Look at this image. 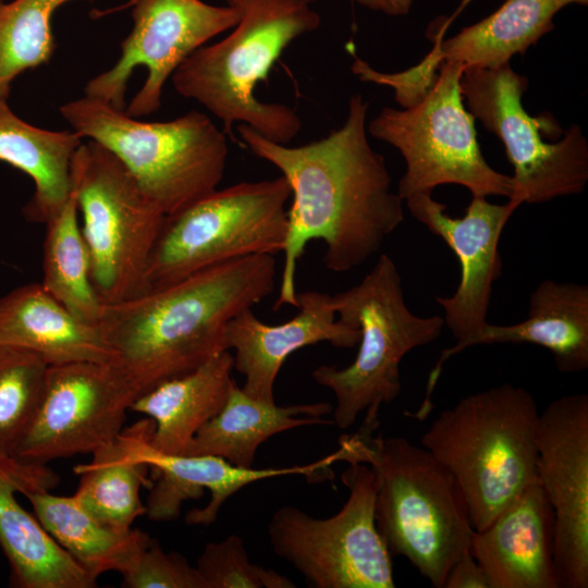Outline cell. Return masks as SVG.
Returning a JSON list of instances; mask_svg holds the SVG:
<instances>
[{
	"label": "cell",
	"mask_w": 588,
	"mask_h": 588,
	"mask_svg": "<svg viewBox=\"0 0 588 588\" xmlns=\"http://www.w3.org/2000/svg\"><path fill=\"white\" fill-rule=\"evenodd\" d=\"M368 107L362 95L352 96L342 126L294 147L274 143L246 124L236 126L249 150L279 169L291 187L274 310L297 307L296 267L310 241L324 243L328 270L347 272L375 255L404 221L403 200L391 191L385 159L368 142Z\"/></svg>",
	"instance_id": "cell-1"
},
{
	"label": "cell",
	"mask_w": 588,
	"mask_h": 588,
	"mask_svg": "<svg viewBox=\"0 0 588 588\" xmlns=\"http://www.w3.org/2000/svg\"><path fill=\"white\" fill-rule=\"evenodd\" d=\"M272 255L230 260L173 283L102 304L97 322L136 397L226 351V323L275 289Z\"/></svg>",
	"instance_id": "cell-2"
},
{
	"label": "cell",
	"mask_w": 588,
	"mask_h": 588,
	"mask_svg": "<svg viewBox=\"0 0 588 588\" xmlns=\"http://www.w3.org/2000/svg\"><path fill=\"white\" fill-rule=\"evenodd\" d=\"M339 461L364 463L377 479L375 520L389 553L402 555L436 588L469 549L473 527L452 475L403 437L344 434Z\"/></svg>",
	"instance_id": "cell-3"
},
{
	"label": "cell",
	"mask_w": 588,
	"mask_h": 588,
	"mask_svg": "<svg viewBox=\"0 0 588 588\" xmlns=\"http://www.w3.org/2000/svg\"><path fill=\"white\" fill-rule=\"evenodd\" d=\"M240 20L222 40L194 51L172 74L176 93L218 118L231 139L234 124H246L266 138L290 143L302 122L291 107L255 96L274 62L302 35L316 30L320 15L302 0H224Z\"/></svg>",
	"instance_id": "cell-4"
},
{
	"label": "cell",
	"mask_w": 588,
	"mask_h": 588,
	"mask_svg": "<svg viewBox=\"0 0 588 588\" xmlns=\"http://www.w3.org/2000/svg\"><path fill=\"white\" fill-rule=\"evenodd\" d=\"M538 407L504 382L442 411L421 444L454 478L474 530H481L537 478Z\"/></svg>",
	"instance_id": "cell-5"
},
{
	"label": "cell",
	"mask_w": 588,
	"mask_h": 588,
	"mask_svg": "<svg viewBox=\"0 0 588 588\" xmlns=\"http://www.w3.org/2000/svg\"><path fill=\"white\" fill-rule=\"evenodd\" d=\"M332 304L340 320L359 329L358 352L347 367L320 365L311 377L333 392L338 428L352 427L364 414L358 430L373 433L381 407L401 393L403 357L438 340L444 321L442 316L422 317L408 308L401 274L387 254L358 284L332 295Z\"/></svg>",
	"instance_id": "cell-6"
},
{
	"label": "cell",
	"mask_w": 588,
	"mask_h": 588,
	"mask_svg": "<svg viewBox=\"0 0 588 588\" xmlns=\"http://www.w3.org/2000/svg\"><path fill=\"white\" fill-rule=\"evenodd\" d=\"M60 113L82 138L115 156L166 216L218 189L224 175L226 135L200 111L146 122L85 95L62 105Z\"/></svg>",
	"instance_id": "cell-7"
},
{
	"label": "cell",
	"mask_w": 588,
	"mask_h": 588,
	"mask_svg": "<svg viewBox=\"0 0 588 588\" xmlns=\"http://www.w3.org/2000/svg\"><path fill=\"white\" fill-rule=\"evenodd\" d=\"M290 198L281 175L216 189L167 216L149 260L148 291L230 260L283 252Z\"/></svg>",
	"instance_id": "cell-8"
},
{
	"label": "cell",
	"mask_w": 588,
	"mask_h": 588,
	"mask_svg": "<svg viewBox=\"0 0 588 588\" xmlns=\"http://www.w3.org/2000/svg\"><path fill=\"white\" fill-rule=\"evenodd\" d=\"M71 175L98 297L110 304L147 292L150 256L167 216L122 162L94 140L76 150Z\"/></svg>",
	"instance_id": "cell-9"
},
{
	"label": "cell",
	"mask_w": 588,
	"mask_h": 588,
	"mask_svg": "<svg viewBox=\"0 0 588 588\" xmlns=\"http://www.w3.org/2000/svg\"><path fill=\"white\" fill-rule=\"evenodd\" d=\"M427 95L415 106L383 108L367 125L375 138L396 148L406 164L399 182L402 200L443 184L466 187L473 197L510 198L512 177L491 168L476 137L475 118L464 106V69L443 62Z\"/></svg>",
	"instance_id": "cell-10"
},
{
	"label": "cell",
	"mask_w": 588,
	"mask_h": 588,
	"mask_svg": "<svg viewBox=\"0 0 588 588\" xmlns=\"http://www.w3.org/2000/svg\"><path fill=\"white\" fill-rule=\"evenodd\" d=\"M341 479L350 494L328 518L291 505L268 523L273 552L315 588H393V565L375 520L376 474L364 463H347Z\"/></svg>",
	"instance_id": "cell-11"
},
{
	"label": "cell",
	"mask_w": 588,
	"mask_h": 588,
	"mask_svg": "<svg viewBox=\"0 0 588 588\" xmlns=\"http://www.w3.org/2000/svg\"><path fill=\"white\" fill-rule=\"evenodd\" d=\"M467 110L497 135L514 169L509 200L542 204L579 194L588 182V143L573 124L558 143L542 138V130L555 126L553 118L531 117L522 98L528 78L509 63L491 69H466L460 79Z\"/></svg>",
	"instance_id": "cell-12"
},
{
	"label": "cell",
	"mask_w": 588,
	"mask_h": 588,
	"mask_svg": "<svg viewBox=\"0 0 588 588\" xmlns=\"http://www.w3.org/2000/svg\"><path fill=\"white\" fill-rule=\"evenodd\" d=\"M133 27L121 42V56L86 84V96L107 101L134 118L161 107L167 81L198 48L232 29L240 12L203 0H136Z\"/></svg>",
	"instance_id": "cell-13"
},
{
	"label": "cell",
	"mask_w": 588,
	"mask_h": 588,
	"mask_svg": "<svg viewBox=\"0 0 588 588\" xmlns=\"http://www.w3.org/2000/svg\"><path fill=\"white\" fill-rule=\"evenodd\" d=\"M136 399L110 363L49 366L41 403L13 457L47 465L56 458L91 454L121 433Z\"/></svg>",
	"instance_id": "cell-14"
},
{
	"label": "cell",
	"mask_w": 588,
	"mask_h": 588,
	"mask_svg": "<svg viewBox=\"0 0 588 588\" xmlns=\"http://www.w3.org/2000/svg\"><path fill=\"white\" fill-rule=\"evenodd\" d=\"M537 476L555 523L559 588L588 587V395L561 396L539 414Z\"/></svg>",
	"instance_id": "cell-15"
},
{
	"label": "cell",
	"mask_w": 588,
	"mask_h": 588,
	"mask_svg": "<svg viewBox=\"0 0 588 588\" xmlns=\"http://www.w3.org/2000/svg\"><path fill=\"white\" fill-rule=\"evenodd\" d=\"M412 216L441 237L458 259L461 279L451 296H436L443 309L444 327L462 343L488 322L493 283L502 272L499 243L516 204H492L473 197L462 218H452L432 192L417 193L406 200Z\"/></svg>",
	"instance_id": "cell-16"
},
{
	"label": "cell",
	"mask_w": 588,
	"mask_h": 588,
	"mask_svg": "<svg viewBox=\"0 0 588 588\" xmlns=\"http://www.w3.org/2000/svg\"><path fill=\"white\" fill-rule=\"evenodd\" d=\"M298 313L280 324H267L253 308L235 315L224 329V348L234 350L233 367L245 377L242 390L250 397L274 403V383L294 352L319 342L339 348L355 347L358 328L336 319L332 295L318 291L297 293Z\"/></svg>",
	"instance_id": "cell-17"
},
{
	"label": "cell",
	"mask_w": 588,
	"mask_h": 588,
	"mask_svg": "<svg viewBox=\"0 0 588 588\" xmlns=\"http://www.w3.org/2000/svg\"><path fill=\"white\" fill-rule=\"evenodd\" d=\"M59 476L47 465L0 455V547L15 588H93L84 569L17 501L16 493L50 490Z\"/></svg>",
	"instance_id": "cell-18"
},
{
	"label": "cell",
	"mask_w": 588,
	"mask_h": 588,
	"mask_svg": "<svg viewBox=\"0 0 588 588\" xmlns=\"http://www.w3.org/2000/svg\"><path fill=\"white\" fill-rule=\"evenodd\" d=\"M554 542L553 510L537 476L487 527L473 530L469 551L490 588H559Z\"/></svg>",
	"instance_id": "cell-19"
},
{
	"label": "cell",
	"mask_w": 588,
	"mask_h": 588,
	"mask_svg": "<svg viewBox=\"0 0 588 588\" xmlns=\"http://www.w3.org/2000/svg\"><path fill=\"white\" fill-rule=\"evenodd\" d=\"M530 343L549 350L560 372L588 368V285L542 280L529 296L528 316L514 324H491L470 339L443 350L431 370L426 397H431L443 364L464 350L483 344Z\"/></svg>",
	"instance_id": "cell-20"
},
{
	"label": "cell",
	"mask_w": 588,
	"mask_h": 588,
	"mask_svg": "<svg viewBox=\"0 0 588 588\" xmlns=\"http://www.w3.org/2000/svg\"><path fill=\"white\" fill-rule=\"evenodd\" d=\"M338 462L336 453L307 465L255 469L237 467L215 455H175L148 460L151 467L150 492L146 515L155 522L175 519L183 503L199 499L210 491L206 506L187 513L189 525H211L222 504L243 487L258 480L286 475H304L308 480H321L331 475L330 466Z\"/></svg>",
	"instance_id": "cell-21"
},
{
	"label": "cell",
	"mask_w": 588,
	"mask_h": 588,
	"mask_svg": "<svg viewBox=\"0 0 588 588\" xmlns=\"http://www.w3.org/2000/svg\"><path fill=\"white\" fill-rule=\"evenodd\" d=\"M0 345L32 352L49 366L113 359L99 327L74 316L41 283L0 297Z\"/></svg>",
	"instance_id": "cell-22"
},
{
	"label": "cell",
	"mask_w": 588,
	"mask_h": 588,
	"mask_svg": "<svg viewBox=\"0 0 588 588\" xmlns=\"http://www.w3.org/2000/svg\"><path fill=\"white\" fill-rule=\"evenodd\" d=\"M233 355L223 351L198 368L138 396L130 409L154 420L147 461L184 455L196 432L223 407L235 382Z\"/></svg>",
	"instance_id": "cell-23"
},
{
	"label": "cell",
	"mask_w": 588,
	"mask_h": 588,
	"mask_svg": "<svg viewBox=\"0 0 588 588\" xmlns=\"http://www.w3.org/2000/svg\"><path fill=\"white\" fill-rule=\"evenodd\" d=\"M571 4L587 5L588 0H505L481 21L444 39L440 25L433 48L424 60L439 69L443 62L466 69H491L509 63L554 28L553 17Z\"/></svg>",
	"instance_id": "cell-24"
},
{
	"label": "cell",
	"mask_w": 588,
	"mask_h": 588,
	"mask_svg": "<svg viewBox=\"0 0 588 588\" xmlns=\"http://www.w3.org/2000/svg\"><path fill=\"white\" fill-rule=\"evenodd\" d=\"M154 428L152 419H139L91 453L89 463L73 468L81 476L73 497L101 522L128 529L137 517L146 515L139 492L152 483L147 452Z\"/></svg>",
	"instance_id": "cell-25"
},
{
	"label": "cell",
	"mask_w": 588,
	"mask_h": 588,
	"mask_svg": "<svg viewBox=\"0 0 588 588\" xmlns=\"http://www.w3.org/2000/svg\"><path fill=\"white\" fill-rule=\"evenodd\" d=\"M333 411L327 402L279 406L247 395L236 382L220 412L194 436L184 455H215L237 467H253L257 449L272 436L313 425Z\"/></svg>",
	"instance_id": "cell-26"
},
{
	"label": "cell",
	"mask_w": 588,
	"mask_h": 588,
	"mask_svg": "<svg viewBox=\"0 0 588 588\" xmlns=\"http://www.w3.org/2000/svg\"><path fill=\"white\" fill-rule=\"evenodd\" d=\"M82 139L74 131H50L25 122L0 97V161L34 182L33 196L23 208L28 221L45 224L66 201L72 160Z\"/></svg>",
	"instance_id": "cell-27"
},
{
	"label": "cell",
	"mask_w": 588,
	"mask_h": 588,
	"mask_svg": "<svg viewBox=\"0 0 588 588\" xmlns=\"http://www.w3.org/2000/svg\"><path fill=\"white\" fill-rule=\"evenodd\" d=\"M23 495L50 536L95 578L110 571L122 575L152 540L140 529H121L101 522L73 495H56L49 490Z\"/></svg>",
	"instance_id": "cell-28"
},
{
	"label": "cell",
	"mask_w": 588,
	"mask_h": 588,
	"mask_svg": "<svg viewBox=\"0 0 588 588\" xmlns=\"http://www.w3.org/2000/svg\"><path fill=\"white\" fill-rule=\"evenodd\" d=\"M77 216V191L72 179L66 201L45 223L41 284L78 319L97 324L102 302L91 283L89 254Z\"/></svg>",
	"instance_id": "cell-29"
},
{
	"label": "cell",
	"mask_w": 588,
	"mask_h": 588,
	"mask_svg": "<svg viewBox=\"0 0 588 588\" xmlns=\"http://www.w3.org/2000/svg\"><path fill=\"white\" fill-rule=\"evenodd\" d=\"M69 1H0V97L8 98L20 74L49 62L56 49L52 17Z\"/></svg>",
	"instance_id": "cell-30"
},
{
	"label": "cell",
	"mask_w": 588,
	"mask_h": 588,
	"mask_svg": "<svg viewBox=\"0 0 588 588\" xmlns=\"http://www.w3.org/2000/svg\"><path fill=\"white\" fill-rule=\"evenodd\" d=\"M49 365L38 355L0 345V455H14L41 403Z\"/></svg>",
	"instance_id": "cell-31"
},
{
	"label": "cell",
	"mask_w": 588,
	"mask_h": 588,
	"mask_svg": "<svg viewBox=\"0 0 588 588\" xmlns=\"http://www.w3.org/2000/svg\"><path fill=\"white\" fill-rule=\"evenodd\" d=\"M196 568L206 588H294L282 574L250 562L244 541L230 535L221 541L208 542Z\"/></svg>",
	"instance_id": "cell-32"
},
{
	"label": "cell",
	"mask_w": 588,
	"mask_h": 588,
	"mask_svg": "<svg viewBox=\"0 0 588 588\" xmlns=\"http://www.w3.org/2000/svg\"><path fill=\"white\" fill-rule=\"evenodd\" d=\"M122 577L126 588H206L196 566L180 553L164 551L154 539Z\"/></svg>",
	"instance_id": "cell-33"
},
{
	"label": "cell",
	"mask_w": 588,
	"mask_h": 588,
	"mask_svg": "<svg viewBox=\"0 0 588 588\" xmlns=\"http://www.w3.org/2000/svg\"><path fill=\"white\" fill-rule=\"evenodd\" d=\"M443 588H490L483 569L469 549L452 564Z\"/></svg>",
	"instance_id": "cell-34"
},
{
	"label": "cell",
	"mask_w": 588,
	"mask_h": 588,
	"mask_svg": "<svg viewBox=\"0 0 588 588\" xmlns=\"http://www.w3.org/2000/svg\"><path fill=\"white\" fill-rule=\"evenodd\" d=\"M371 11L381 12L389 16L407 15L414 0H352Z\"/></svg>",
	"instance_id": "cell-35"
},
{
	"label": "cell",
	"mask_w": 588,
	"mask_h": 588,
	"mask_svg": "<svg viewBox=\"0 0 588 588\" xmlns=\"http://www.w3.org/2000/svg\"><path fill=\"white\" fill-rule=\"evenodd\" d=\"M473 0H462L458 8L455 10V12L448 19H444V23L446 26H450V24L455 20V17L465 9V7L470 3Z\"/></svg>",
	"instance_id": "cell-36"
},
{
	"label": "cell",
	"mask_w": 588,
	"mask_h": 588,
	"mask_svg": "<svg viewBox=\"0 0 588 588\" xmlns=\"http://www.w3.org/2000/svg\"><path fill=\"white\" fill-rule=\"evenodd\" d=\"M302 1H304V2H306V3H308V4H311V3H314V2L317 1V0H302Z\"/></svg>",
	"instance_id": "cell-37"
},
{
	"label": "cell",
	"mask_w": 588,
	"mask_h": 588,
	"mask_svg": "<svg viewBox=\"0 0 588 588\" xmlns=\"http://www.w3.org/2000/svg\"><path fill=\"white\" fill-rule=\"evenodd\" d=\"M1 1V0H0Z\"/></svg>",
	"instance_id": "cell-38"
}]
</instances>
